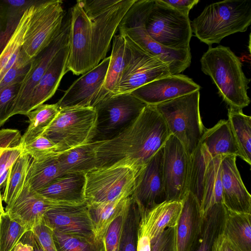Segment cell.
Listing matches in <instances>:
<instances>
[{
    "label": "cell",
    "mask_w": 251,
    "mask_h": 251,
    "mask_svg": "<svg viewBox=\"0 0 251 251\" xmlns=\"http://www.w3.org/2000/svg\"><path fill=\"white\" fill-rule=\"evenodd\" d=\"M171 135L154 105H147L136 121L97 150V169L127 166L140 173Z\"/></svg>",
    "instance_id": "cell-1"
},
{
    "label": "cell",
    "mask_w": 251,
    "mask_h": 251,
    "mask_svg": "<svg viewBox=\"0 0 251 251\" xmlns=\"http://www.w3.org/2000/svg\"><path fill=\"white\" fill-rule=\"evenodd\" d=\"M200 62L202 72L211 77L219 95L229 107L242 109L249 105L250 79L242 70L240 59L229 47H209Z\"/></svg>",
    "instance_id": "cell-2"
},
{
    "label": "cell",
    "mask_w": 251,
    "mask_h": 251,
    "mask_svg": "<svg viewBox=\"0 0 251 251\" xmlns=\"http://www.w3.org/2000/svg\"><path fill=\"white\" fill-rule=\"evenodd\" d=\"M251 23V0H226L206 6L191 26L194 36L210 47L230 35L246 31Z\"/></svg>",
    "instance_id": "cell-3"
},
{
    "label": "cell",
    "mask_w": 251,
    "mask_h": 251,
    "mask_svg": "<svg viewBox=\"0 0 251 251\" xmlns=\"http://www.w3.org/2000/svg\"><path fill=\"white\" fill-rule=\"evenodd\" d=\"M200 90L154 105L172 135L182 144L189 156L199 145L206 128L200 111Z\"/></svg>",
    "instance_id": "cell-4"
},
{
    "label": "cell",
    "mask_w": 251,
    "mask_h": 251,
    "mask_svg": "<svg viewBox=\"0 0 251 251\" xmlns=\"http://www.w3.org/2000/svg\"><path fill=\"white\" fill-rule=\"evenodd\" d=\"M147 104L130 93L115 94L94 106L96 119L90 142L111 140L131 126Z\"/></svg>",
    "instance_id": "cell-5"
},
{
    "label": "cell",
    "mask_w": 251,
    "mask_h": 251,
    "mask_svg": "<svg viewBox=\"0 0 251 251\" xmlns=\"http://www.w3.org/2000/svg\"><path fill=\"white\" fill-rule=\"evenodd\" d=\"M136 0H79L91 22L92 68L107 54L124 15Z\"/></svg>",
    "instance_id": "cell-6"
},
{
    "label": "cell",
    "mask_w": 251,
    "mask_h": 251,
    "mask_svg": "<svg viewBox=\"0 0 251 251\" xmlns=\"http://www.w3.org/2000/svg\"><path fill=\"white\" fill-rule=\"evenodd\" d=\"M144 26L150 37L167 48L190 49L192 31L189 15L176 10L163 0H150Z\"/></svg>",
    "instance_id": "cell-7"
},
{
    "label": "cell",
    "mask_w": 251,
    "mask_h": 251,
    "mask_svg": "<svg viewBox=\"0 0 251 251\" xmlns=\"http://www.w3.org/2000/svg\"><path fill=\"white\" fill-rule=\"evenodd\" d=\"M145 15L146 7L144 5L133 3L119 24V33L127 36L147 52L166 64L171 75L180 74L190 65V49H172L155 41L145 29Z\"/></svg>",
    "instance_id": "cell-8"
},
{
    "label": "cell",
    "mask_w": 251,
    "mask_h": 251,
    "mask_svg": "<svg viewBox=\"0 0 251 251\" xmlns=\"http://www.w3.org/2000/svg\"><path fill=\"white\" fill-rule=\"evenodd\" d=\"M96 119V111L92 107L60 109L43 135L54 143L61 153L90 143Z\"/></svg>",
    "instance_id": "cell-9"
},
{
    "label": "cell",
    "mask_w": 251,
    "mask_h": 251,
    "mask_svg": "<svg viewBox=\"0 0 251 251\" xmlns=\"http://www.w3.org/2000/svg\"><path fill=\"white\" fill-rule=\"evenodd\" d=\"M140 173L124 165L88 172L85 188L86 203L111 202L131 196Z\"/></svg>",
    "instance_id": "cell-10"
},
{
    "label": "cell",
    "mask_w": 251,
    "mask_h": 251,
    "mask_svg": "<svg viewBox=\"0 0 251 251\" xmlns=\"http://www.w3.org/2000/svg\"><path fill=\"white\" fill-rule=\"evenodd\" d=\"M63 2L59 0L36 4L25 38L22 50L32 59L46 49L59 33L64 20Z\"/></svg>",
    "instance_id": "cell-11"
},
{
    "label": "cell",
    "mask_w": 251,
    "mask_h": 251,
    "mask_svg": "<svg viewBox=\"0 0 251 251\" xmlns=\"http://www.w3.org/2000/svg\"><path fill=\"white\" fill-rule=\"evenodd\" d=\"M123 36L129 53L115 94L131 93L152 81L171 75L166 64L147 52L127 36Z\"/></svg>",
    "instance_id": "cell-12"
},
{
    "label": "cell",
    "mask_w": 251,
    "mask_h": 251,
    "mask_svg": "<svg viewBox=\"0 0 251 251\" xmlns=\"http://www.w3.org/2000/svg\"><path fill=\"white\" fill-rule=\"evenodd\" d=\"M190 156L171 135L163 146V173L167 201H182L188 193Z\"/></svg>",
    "instance_id": "cell-13"
},
{
    "label": "cell",
    "mask_w": 251,
    "mask_h": 251,
    "mask_svg": "<svg viewBox=\"0 0 251 251\" xmlns=\"http://www.w3.org/2000/svg\"><path fill=\"white\" fill-rule=\"evenodd\" d=\"M182 206V201H166L149 210L139 208L137 251H151V246L166 228L176 227Z\"/></svg>",
    "instance_id": "cell-14"
},
{
    "label": "cell",
    "mask_w": 251,
    "mask_h": 251,
    "mask_svg": "<svg viewBox=\"0 0 251 251\" xmlns=\"http://www.w3.org/2000/svg\"><path fill=\"white\" fill-rule=\"evenodd\" d=\"M70 18L64 20L61 29L53 41L33 58L22 81L15 100L13 115L24 114L31 94L56 54L69 43Z\"/></svg>",
    "instance_id": "cell-15"
},
{
    "label": "cell",
    "mask_w": 251,
    "mask_h": 251,
    "mask_svg": "<svg viewBox=\"0 0 251 251\" xmlns=\"http://www.w3.org/2000/svg\"><path fill=\"white\" fill-rule=\"evenodd\" d=\"M110 57L75 81L56 103L59 110L73 107H92L97 103L106 75Z\"/></svg>",
    "instance_id": "cell-16"
},
{
    "label": "cell",
    "mask_w": 251,
    "mask_h": 251,
    "mask_svg": "<svg viewBox=\"0 0 251 251\" xmlns=\"http://www.w3.org/2000/svg\"><path fill=\"white\" fill-rule=\"evenodd\" d=\"M41 223L52 230L98 242L95 240L86 202L79 205H62L53 208L44 214Z\"/></svg>",
    "instance_id": "cell-17"
},
{
    "label": "cell",
    "mask_w": 251,
    "mask_h": 251,
    "mask_svg": "<svg viewBox=\"0 0 251 251\" xmlns=\"http://www.w3.org/2000/svg\"><path fill=\"white\" fill-rule=\"evenodd\" d=\"M163 164V147L151 158L138 176L131 197L141 210H150L167 201Z\"/></svg>",
    "instance_id": "cell-18"
},
{
    "label": "cell",
    "mask_w": 251,
    "mask_h": 251,
    "mask_svg": "<svg viewBox=\"0 0 251 251\" xmlns=\"http://www.w3.org/2000/svg\"><path fill=\"white\" fill-rule=\"evenodd\" d=\"M200 85L187 75H170L153 81L130 93L147 105L159 103L200 90Z\"/></svg>",
    "instance_id": "cell-19"
},
{
    "label": "cell",
    "mask_w": 251,
    "mask_h": 251,
    "mask_svg": "<svg viewBox=\"0 0 251 251\" xmlns=\"http://www.w3.org/2000/svg\"><path fill=\"white\" fill-rule=\"evenodd\" d=\"M62 205L64 204L48 200L33 190L26 179L19 195L5 212L30 231L41 223L47 211Z\"/></svg>",
    "instance_id": "cell-20"
},
{
    "label": "cell",
    "mask_w": 251,
    "mask_h": 251,
    "mask_svg": "<svg viewBox=\"0 0 251 251\" xmlns=\"http://www.w3.org/2000/svg\"><path fill=\"white\" fill-rule=\"evenodd\" d=\"M236 156H223L221 182L223 202L228 209L251 213V196L245 187L236 164Z\"/></svg>",
    "instance_id": "cell-21"
},
{
    "label": "cell",
    "mask_w": 251,
    "mask_h": 251,
    "mask_svg": "<svg viewBox=\"0 0 251 251\" xmlns=\"http://www.w3.org/2000/svg\"><path fill=\"white\" fill-rule=\"evenodd\" d=\"M182 202V212L176 229L175 251H194L204 218L200 203L192 193L188 192Z\"/></svg>",
    "instance_id": "cell-22"
},
{
    "label": "cell",
    "mask_w": 251,
    "mask_h": 251,
    "mask_svg": "<svg viewBox=\"0 0 251 251\" xmlns=\"http://www.w3.org/2000/svg\"><path fill=\"white\" fill-rule=\"evenodd\" d=\"M69 51L68 43L56 54L31 94L23 115L43 104L55 94L63 76L68 72Z\"/></svg>",
    "instance_id": "cell-23"
},
{
    "label": "cell",
    "mask_w": 251,
    "mask_h": 251,
    "mask_svg": "<svg viewBox=\"0 0 251 251\" xmlns=\"http://www.w3.org/2000/svg\"><path fill=\"white\" fill-rule=\"evenodd\" d=\"M85 183L86 174H67L37 192L48 200L62 204L79 205L86 202Z\"/></svg>",
    "instance_id": "cell-24"
},
{
    "label": "cell",
    "mask_w": 251,
    "mask_h": 251,
    "mask_svg": "<svg viewBox=\"0 0 251 251\" xmlns=\"http://www.w3.org/2000/svg\"><path fill=\"white\" fill-rule=\"evenodd\" d=\"M251 213L234 212L225 207L222 234L233 251H251Z\"/></svg>",
    "instance_id": "cell-25"
},
{
    "label": "cell",
    "mask_w": 251,
    "mask_h": 251,
    "mask_svg": "<svg viewBox=\"0 0 251 251\" xmlns=\"http://www.w3.org/2000/svg\"><path fill=\"white\" fill-rule=\"evenodd\" d=\"M200 143L212 158L228 155L242 157L228 120H221L213 127L205 128Z\"/></svg>",
    "instance_id": "cell-26"
},
{
    "label": "cell",
    "mask_w": 251,
    "mask_h": 251,
    "mask_svg": "<svg viewBox=\"0 0 251 251\" xmlns=\"http://www.w3.org/2000/svg\"><path fill=\"white\" fill-rule=\"evenodd\" d=\"M129 50L125 37L118 33L113 36L112 49L106 77L100 91L97 103L102 99L114 95L126 66Z\"/></svg>",
    "instance_id": "cell-27"
},
{
    "label": "cell",
    "mask_w": 251,
    "mask_h": 251,
    "mask_svg": "<svg viewBox=\"0 0 251 251\" xmlns=\"http://www.w3.org/2000/svg\"><path fill=\"white\" fill-rule=\"evenodd\" d=\"M101 143H86L58 154L57 160L64 174H86L97 169V150Z\"/></svg>",
    "instance_id": "cell-28"
},
{
    "label": "cell",
    "mask_w": 251,
    "mask_h": 251,
    "mask_svg": "<svg viewBox=\"0 0 251 251\" xmlns=\"http://www.w3.org/2000/svg\"><path fill=\"white\" fill-rule=\"evenodd\" d=\"M35 4L29 5L24 11L14 31L0 54V83L16 61L22 49Z\"/></svg>",
    "instance_id": "cell-29"
},
{
    "label": "cell",
    "mask_w": 251,
    "mask_h": 251,
    "mask_svg": "<svg viewBox=\"0 0 251 251\" xmlns=\"http://www.w3.org/2000/svg\"><path fill=\"white\" fill-rule=\"evenodd\" d=\"M131 197L111 202L87 203L96 241L104 242L110 225L126 206Z\"/></svg>",
    "instance_id": "cell-30"
},
{
    "label": "cell",
    "mask_w": 251,
    "mask_h": 251,
    "mask_svg": "<svg viewBox=\"0 0 251 251\" xmlns=\"http://www.w3.org/2000/svg\"><path fill=\"white\" fill-rule=\"evenodd\" d=\"M218 156L209 161L205 174L202 200L200 203L201 214L204 218L213 206L223 204L221 182V160Z\"/></svg>",
    "instance_id": "cell-31"
},
{
    "label": "cell",
    "mask_w": 251,
    "mask_h": 251,
    "mask_svg": "<svg viewBox=\"0 0 251 251\" xmlns=\"http://www.w3.org/2000/svg\"><path fill=\"white\" fill-rule=\"evenodd\" d=\"M32 160L29 155L23 151L11 166L1 195L6 204L5 211L11 206L22 191Z\"/></svg>",
    "instance_id": "cell-32"
},
{
    "label": "cell",
    "mask_w": 251,
    "mask_h": 251,
    "mask_svg": "<svg viewBox=\"0 0 251 251\" xmlns=\"http://www.w3.org/2000/svg\"><path fill=\"white\" fill-rule=\"evenodd\" d=\"M228 121L238 147L241 159L251 164V117L245 115L242 109L229 107Z\"/></svg>",
    "instance_id": "cell-33"
},
{
    "label": "cell",
    "mask_w": 251,
    "mask_h": 251,
    "mask_svg": "<svg viewBox=\"0 0 251 251\" xmlns=\"http://www.w3.org/2000/svg\"><path fill=\"white\" fill-rule=\"evenodd\" d=\"M211 158L205 146L201 143L190 156L188 190L196 198L200 205L203 195L207 167Z\"/></svg>",
    "instance_id": "cell-34"
},
{
    "label": "cell",
    "mask_w": 251,
    "mask_h": 251,
    "mask_svg": "<svg viewBox=\"0 0 251 251\" xmlns=\"http://www.w3.org/2000/svg\"><path fill=\"white\" fill-rule=\"evenodd\" d=\"M58 155L38 161L32 160L27 180L33 190L38 192L65 175L58 161Z\"/></svg>",
    "instance_id": "cell-35"
},
{
    "label": "cell",
    "mask_w": 251,
    "mask_h": 251,
    "mask_svg": "<svg viewBox=\"0 0 251 251\" xmlns=\"http://www.w3.org/2000/svg\"><path fill=\"white\" fill-rule=\"evenodd\" d=\"M59 111L56 103L43 104L27 113L26 116L29 119V124L22 136L21 146L23 147L42 135Z\"/></svg>",
    "instance_id": "cell-36"
},
{
    "label": "cell",
    "mask_w": 251,
    "mask_h": 251,
    "mask_svg": "<svg viewBox=\"0 0 251 251\" xmlns=\"http://www.w3.org/2000/svg\"><path fill=\"white\" fill-rule=\"evenodd\" d=\"M225 206L220 204L212 207L204 217L202 231L194 251H211L214 242L222 233Z\"/></svg>",
    "instance_id": "cell-37"
},
{
    "label": "cell",
    "mask_w": 251,
    "mask_h": 251,
    "mask_svg": "<svg viewBox=\"0 0 251 251\" xmlns=\"http://www.w3.org/2000/svg\"><path fill=\"white\" fill-rule=\"evenodd\" d=\"M140 209L132 198L126 214L118 251H137Z\"/></svg>",
    "instance_id": "cell-38"
},
{
    "label": "cell",
    "mask_w": 251,
    "mask_h": 251,
    "mask_svg": "<svg viewBox=\"0 0 251 251\" xmlns=\"http://www.w3.org/2000/svg\"><path fill=\"white\" fill-rule=\"evenodd\" d=\"M57 251H105L104 242H93L56 230H52Z\"/></svg>",
    "instance_id": "cell-39"
},
{
    "label": "cell",
    "mask_w": 251,
    "mask_h": 251,
    "mask_svg": "<svg viewBox=\"0 0 251 251\" xmlns=\"http://www.w3.org/2000/svg\"><path fill=\"white\" fill-rule=\"evenodd\" d=\"M28 231L4 212L0 217V251H12Z\"/></svg>",
    "instance_id": "cell-40"
},
{
    "label": "cell",
    "mask_w": 251,
    "mask_h": 251,
    "mask_svg": "<svg viewBox=\"0 0 251 251\" xmlns=\"http://www.w3.org/2000/svg\"><path fill=\"white\" fill-rule=\"evenodd\" d=\"M23 151L38 161L58 154L57 146L42 135L22 147Z\"/></svg>",
    "instance_id": "cell-41"
},
{
    "label": "cell",
    "mask_w": 251,
    "mask_h": 251,
    "mask_svg": "<svg viewBox=\"0 0 251 251\" xmlns=\"http://www.w3.org/2000/svg\"><path fill=\"white\" fill-rule=\"evenodd\" d=\"M21 83L0 87V127L13 116L15 100Z\"/></svg>",
    "instance_id": "cell-42"
},
{
    "label": "cell",
    "mask_w": 251,
    "mask_h": 251,
    "mask_svg": "<svg viewBox=\"0 0 251 251\" xmlns=\"http://www.w3.org/2000/svg\"><path fill=\"white\" fill-rule=\"evenodd\" d=\"M32 59L28 58L22 49L16 61L1 81L0 87L15 82L21 83L30 68Z\"/></svg>",
    "instance_id": "cell-43"
},
{
    "label": "cell",
    "mask_w": 251,
    "mask_h": 251,
    "mask_svg": "<svg viewBox=\"0 0 251 251\" xmlns=\"http://www.w3.org/2000/svg\"><path fill=\"white\" fill-rule=\"evenodd\" d=\"M131 199L125 208L111 223L107 229L104 239L105 251H118L119 250L123 226Z\"/></svg>",
    "instance_id": "cell-44"
},
{
    "label": "cell",
    "mask_w": 251,
    "mask_h": 251,
    "mask_svg": "<svg viewBox=\"0 0 251 251\" xmlns=\"http://www.w3.org/2000/svg\"><path fill=\"white\" fill-rule=\"evenodd\" d=\"M30 231L33 233L44 251H57L53 239L52 230L48 226L41 223Z\"/></svg>",
    "instance_id": "cell-45"
},
{
    "label": "cell",
    "mask_w": 251,
    "mask_h": 251,
    "mask_svg": "<svg viewBox=\"0 0 251 251\" xmlns=\"http://www.w3.org/2000/svg\"><path fill=\"white\" fill-rule=\"evenodd\" d=\"M176 229L166 228L151 246V251H175Z\"/></svg>",
    "instance_id": "cell-46"
},
{
    "label": "cell",
    "mask_w": 251,
    "mask_h": 251,
    "mask_svg": "<svg viewBox=\"0 0 251 251\" xmlns=\"http://www.w3.org/2000/svg\"><path fill=\"white\" fill-rule=\"evenodd\" d=\"M23 152L21 146L1 150L0 153V176L12 166Z\"/></svg>",
    "instance_id": "cell-47"
},
{
    "label": "cell",
    "mask_w": 251,
    "mask_h": 251,
    "mask_svg": "<svg viewBox=\"0 0 251 251\" xmlns=\"http://www.w3.org/2000/svg\"><path fill=\"white\" fill-rule=\"evenodd\" d=\"M165 3L176 10L189 15L190 11L199 2V0H163Z\"/></svg>",
    "instance_id": "cell-48"
},
{
    "label": "cell",
    "mask_w": 251,
    "mask_h": 251,
    "mask_svg": "<svg viewBox=\"0 0 251 251\" xmlns=\"http://www.w3.org/2000/svg\"><path fill=\"white\" fill-rule=\"evenodd\" d=\"M20 241L28 244L31 247V251H44L34 234L30 230L25 234Z\"/></svg>",
    "instance_id": "cell-49"
},
{
    "label": "cell",
    "mask_w": 251,
    "mask_h": 251,
    "mask_svg": "<svg viewBox=\"0 0 251 251\" xmlns=\"http://www.w3.org/2000/svg\"><path fill=\"white\" fill-rule=\"evenodd\" d=\"M211 251H233L228 245L222 233L217 238Z\"/></svg>",
    "instance_id": "cell-50"
},
{
    "label": "cell",
    "mask_w": 251,
    "mask_h": 251,
    "mask_svg": "<svg viewBox=\"0 0 251 251\" xmlns=\"http://www.w3.org/2000/svg\"><path fill=\"white\" fill-rule=\"evenodd\" d=\"M12 251H31V247L28 244L20 241Z\"/></svg>",
    "instance_id": "cell-51"
},
{
    "label": "cell",
    "mask_w": 251,
    "mask_h": 251,
    "mask_svg": "<svg viewBox=\"0 0 251 251\" xmlns=\"http://www.w3.org/2000/svg\"><path fill=\"white\" fill-rule=\"evenodd\" d=\"M6 2L14 7H21L26 2L25 0H8Z\"/></svg>",
    "instance_id": "cell-52"
},
{
    "label": "cell",
    "mask_w": 251,
    "mask_h": 251,
    "mask_svg": "<svg viewBox=\"0 0 251 251\" xmlns=\"http://www.w3.org/2000/svg\"><path fill=\"white\" fill-rule=\"evenodd\" d=\"M2 197H1V194L0 190V217L1 216V215L5 212V211L4 210V209H3V207L2 206Z\"/></svg>",
    "instance_id": "cell-53"
},
{
    "label": "cell",
    "mask_w": 251,
    "mask_h": 251,
    "mask_svg": "<svg viewBox=\"0 0 251 251\" xmlns=\"http://www.w3.org/2000/svg\"><path fill=\"white\" fill-rule=\"evenodd\" d=\"M2 149L3 148H2L0 146V153Z\"/></svg>",
    "instance_id": "cell-54"
}]
</instances>
